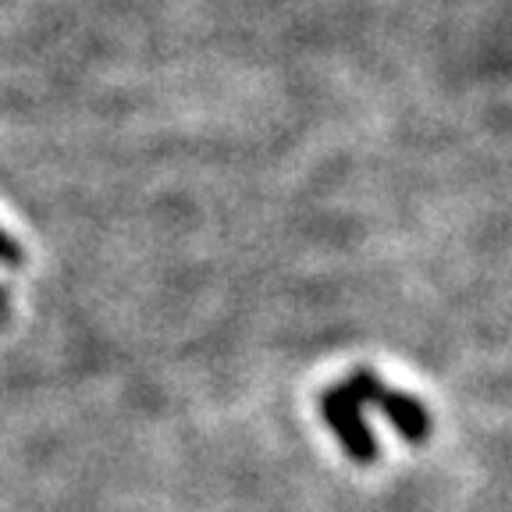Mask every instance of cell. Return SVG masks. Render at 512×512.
<instances>
[{
  "label": "cell",
  "mask_w": 512,
  "mask_h": 512,
  "mask_svg": "<svg viewBox=\"0 0 512 512\" xmlns=\"http://www.w3.org/2000/svg\"><path fill=\"white\" fill-rule=\"evenodd\" d=\"M0 264H4V267H18V264H22V246H18V242L11 239L4 228H0Z\"/></svg>",
  "instance_id": "3"
},
{
  "label": "cell",
  "mask_w": 512,
  "mask_h": 512,
  "mask_svg": "<svg viewBox=\"0 0 512 512\" xmlns=\"http://www.w3.org/2000/svg\"><path fill=\"white\" fill-rule=\"evenodd\" d=\"M320 413L328 420L331 434L338 438V445L349 452L352 463L370 466L377 459V438L367 427V416H363V406L345 392L342 384L328 388L324 392V402H320Z\"/></svg>",
  "instance_id": "2"
},
{
  "label": "cell",
  "mask_w": 512,
  "mask_h": 512,
  "mask_svg": "<svg viewBox=\"0 0 512 512\" xmlns=\"http://www.w3.org/2000/svg\"><path fill=\"white\" fill-rule=\"evenodd\" d=\"M4 306H8V296H4V288H0V310H4Z\"/></svg>",
  "instance_id": "4"
},
{
  "label": "cell",
  "mask_w": 512,
  "mask_h": 512,
  "mask_svg": "<svg viewBox=\"0 0 512 512\" xmlns=\"http://www.w3.org/2000/svg\"><path fill=\"white\" fill-rule=\"evenodd\" d=\"M342 388L360 402L363 409L367 406L381 409L384 420H388V424L395 427V434H399L402 441H409V445H424V441L431 438V413H427L424 402L413 399L409 392L388 388L374 370L360 367L349 381H342Z\"/></svg>",
  "instance_id": "1"
}]
</instances>
